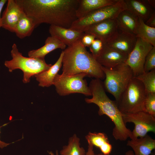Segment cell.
Here are the masks:
<instances>
[{
    "instance_id": "1",
    "label": "cell",
    "mask_w": 155,
    "mask_h": 155,
    "mask_svg": "<svg viewBox=\"0 0 155 155\" xmlns=\"http://www.w3.org/2000/svg\"><path fill=\"white\" fill-rule=\"evenodd\" d=\"M36 27L42 23L70 28L77 19L79 0H16Z\"/></svg>"
},
{
    "instance_id": "2",
    "label": "cell",
    "mask_w": 155,
    "mask_h": 155,
    "mask_svg": "<svg viewBox=\"0 0 155 155\" xmlns=\"http://www.w3.org/2000/svg\"><path fill=\"white\" fill-rule=\"evenodd\" d=\"M89 87L92 97L86 98L85 101L87 103L97 105L99 108L98 115H106L111 120L114 125L112 135L115 139L125 141L130 138L131 131L127 127L115 100L111 99L106 94L102 81L93 79L90 81Z\"/></svg>"
},
{
    "instance_id": "3",
    "label": "cell",
    "mask_w": 155,
    "mask_h": 155,
    "mask_svg": "<svg viewBox=\"0 0 155 155\" xmlns=\"http://www.w3.org/2000/svg\"><path fill=\"white\" fill-rule=\"evenodd\" d=\"M62 74L73 75L85 73L89 77L101 80L105 78L101 66L81 43L80 40L63 51Z\"/></svg>"
},
{
    "instance_id": "4",
    "label": "cell",
    "mask_w": 155,
    "mask_h": 155,
    "mask_svg": "<svg viewBox=\"0 0 155 155\" xmlns=\"http://www.w3.org/2000/svg\"><path fill=\"white\" fill-rule=\"evenodd\" d=\"M11 54L12 59L5 61L4 64L10 72L16 69L22 70L24 73L23 82L24 83L29 82L31 77L48 69L52 65L47 64L44 59L23 56L15 43L12 46Z\"/></svg>"
},
{
    "instance_id": "5",
    "label": "cell",
    "mask_w": 155,
    "mask_h": 155,
    "mask_svg": "<svg viewBox=\"0 0 155 155\" xmlns=\"http://www.w3.org/2000/svg\"><path fill=\"white\" fill-rule=\"evenodd\" d=\"M102 69L105 76L103 82L105 90L113 95L117 102L134 77L133 71L125 62L111 69L102 66Z\"/></svg>"
},
{
    "instance_id": "6",
    "label": "cell",
    "mask_w": 155,
    "mask_h": 155,
    "mask_svg": "<svg viewBox=\"0 0 155 155\" xmlns=\"http://www.w3.org/2000/svg\"><path fill=\"white\" fill-rule=\"evenodd\" d=\"M147 94L144 86L133 77L116 102L122 113H132L144 111V103Z\"/></svg>"
},
{
    "instance_id": "7",
    "label": "cell",
    "mask_w": 155,
    "mask_h": 155,
    "mask_svg": "<svg viewBox=\"0 0 155 155\" xmlns=\"http://www.w3.org/2000/svg\"><path fill=\"white\" fill-rule=\"evenodd\" d=\"M124 0H118L116 3L99 9L85 16L77 19L70 29L84 32L89 26L109 19L116 18L122 11L126 9Z\"/></svg>"
},
{
    "instance_id": "8",
    "label": "cell",
    "mask_w": 155,
    "mask_h": 155,
    "mask_svg": "<svg viewBox=\"0 0 155 155\" xmlns=\"http://www.w3.org/2000/svg\"><path fill=\"white\" fill-rule=\"evenodd\" d=\"M88 76L85 73L73 75L58 74L53 82L57 93L60 96L78 93L86 96H92L91 92L84 78Z\"/></svg>"
},
{
    "instance_id": "9",
    "label": "cell",
    "mask_w": 155,
    "mask_h": 155,
    "mask_svg": "<svg viewBox=\"0 0 155 155\" xmlns=\"http://www.w3.org/2000/svg\"><path fill=\"white\" fill-rule=\"evenodd\" d=\"M126 124L132 123L134 129L131 131V139L144 136L150 132L155 133V117L144 111L132 113H122Z\"/></svg>"
},
{
    "instance_id": "10",
    "label": "cell",
    "mask_w": 155,
    "mask_h": 155,
    "mask_svg": "<svg viewBox=\"0 0 155 155\" xmlns=\"http://www.w3.org/2000/svg\"><path fill=\"white\" fill-rule=\"evenodd\" d=\"M153 47L141 38H137L134 48L125 62L131 68L134 77L144 73L146 57Z\"/></svg>"
},
{
    "instance_id": "11",
    "label": "cell",
    "mask_w": 155,
    "mask_h": 155,
    "mask_svg": "<svg viewBox=\"0 0 155 155\" xmlns=\"http://www.w3.org/2000/svg\"><path fill=\"white\" fill-rule=\"evenodd\" d=\"M118 29L116 18L109 19L92 25L84 32L94 35L96 39L105 43L109 40Z\"/></svg>"
},
{
    "instance_id": "12",
    "label": "cell",
    "mask_w": 155,
    "mask_h": 155,
    "mask_svg": "<svg viewBox=\"0 0 155 155\" xmlns=\"http://www.w3.org/2000/svg\"><path fill=\"white\" fill-rule=\"evenodd\" d=\"M137 39L135 35L118 29L112 38L104 44L123 54L128 56L134 48Z\"/></svg>"
},
{
    "instance_id": "13",
    "label": "cell",
    "mask_w": 155,
    "mask_h": 155,
    "mask_svg": "<svg viewBox=\"0 0 155 155\" xmlns=\"http://www.w3.org/2000/svg\"><path fill=\"white\" fill-rule=\"evenodd\" d=\"M7 2L6 7L1 17V26L14 32L16 26L23 11L16 0H8Z\"/></svg>"
},
{
    "instance_id": "14",
    "label": "cell",
    "mask_w": 155,
    "mask_h": 155,
    "mask_svg": "<svg viewBox=\"0 0 155 155\" xmlns=\"http://www.w3.org/2000/svg\"><path fill=\"white\" fill-rule=\"evenodd\" d=\"M128 57L103 43L101 51L95 59L102 66L111 69L125 62Z\"/></svg>"
},
{
    "instance_id": "15",
    "label": "cell",
    "mask_w": 155,
    "mask_h": 155,
    "mask_svg": "<svg viewBox=\"0 0 155 155\" xmlns=\"http://www.w3.org/2000/svg\"><path fill=\"white\" fill-rule=\"evenodd\" d=\"M49 32L51 36L57 38L67 46L80 40L84 34V32L55 25L50 26Z\"/></svg>"
},
{
    "instance_id": "16",
    "label": "cell",
    "mask_w": 155,
    "mask_h": 155,
    "mask_svg": "<svg viewBox=\"0 0 155 155\" xmlns=\"http://www.w3.org/2000/svg\"><path fill=\"white\" fill-rule=\"evenodd\" d=\"M126 10L145 22L154 9L148 4L147 0H124Z\"/></svg>"
},
{
    "instance_id": "17",
    "label": "cell",
    "mask_w": 155,
    "mask_h": 155,
    "mask_svg": "<svg viewBox=\"0 0 155 155\" xmlns=\"http://www.w3.org/2000/svg\"><path fill=\"white\" fill-rule=\"evenodd\" d=\"M127 145L132 149L134 155H150L155 149V140L147 134L144 137L128 140Z\"/></svg>"
},
{
    "instance_id": "18",
    "label": "cell",
    "mask_w": 155,
    "mask_h": 155,
    "mask_svg": "<svg viewBox=\"0 0 155 155\" xmlns=\"http://www.w3.org/2000/svg\"><path fill=\"white\" fill-rule=\"evenodd\" d=\"M118 0H79L76 11L77 19L81 18L100 8L113 5Z\"/></svg>"
},
{
    "instance_id": "19",
    "label": "cell",
    "mask_w": 155,
    "mask_h": 155,
    "mask_svg": "<svg viewBox=\"0 0 155 155\" xmlns=\"http://www.w3.org/2000/svg\"><path fill=\"white\" fill-rule=\"evenodd\" d=\"M116 18L119 30L136 35L138 18L126 9L120 12Z\"/></svg>"
},
{
    "instance_id": "20",
    "label": "cell",
    "mask_w": 155,
    "mask_h": 155,
    "mask_svg": "<svg viewBox=\"0 0 155 155\" xmlns=\"http://www.w3.org/2000/svg\"><path fill=\"white\" fill-rule=\"evenodd\" d=\"M63 54V51L58 59L53 65L48 69L34 75L39 82V86L43 87H49L53 84L54 78L62 66Z\"/></svg>"
},
{
    "instance_id": "21",
    "label": "cell",
    "mask_w": 155,
    "mask_h": 155,
    "mask_svg": "<svg viewBox=\"0 0 155 155\" xmlns=\"http://www.w3.org/2000/svg\"><path fill=\"white\" fill-rule=\"evenodd\" d=\"M66 46L57 38L51 36L46 39L44 45L38 49L29 51L28 55L30 57L44 59L47 54L53 51L58 49L64 50Z\"/></svg>"
},
{
    "instance_id": "22",
    "label": "cell",
    "mask_w": 155,
    "mask_h": 155,
    "mask_svg": "<svg viewBox=\"0 0 155 155\" xmlns=\"http://www.w3.org/2000/svg\"><path fill=\"white\" fill-rule=\"evenodd\" d=\"M88 145L99 148L104 154H110L112 146L106 134L103 132H89L85 136Z\"/></svg>"
},
{
    "instance_id": "23",
    "label": "cell",
    "mask_w": 155,
    "mask_h": 155,
    "mask_svg": "<svg viewBox=\"0 0 155 155\" xmlns=\"http://www.w3.org/2000/svg\"><path fill=\"white\" fill-rule=\"evenodd\" d=\"M35 28L32 20L23 12L16 26L14 32L18 38L22 39L30 36Z\"/></svg>"
},
{
    "instance_id": "24",
    "label": "cell",
    "mask_w": 155,
    "mask_h": 155,
    "mask_svg": "<svg viewBox=\"0 0 155 155\" xmlns=\"http://www.w3.org/2000/svg\"><path fill=\"white\" fill-rule=\"evenodd\" d=\"M86 152L80 146V139L75 134L69 138L67 145L64 146L60 155H85Z\"/></svg>"
},
{
    "instance_id": "25",
    "label": "cell",
    "mask_w": 155,
    "mask_h": 155,
    "mask_svg": "<svg viewBox=\"0 0 155 155\" xmlns=\"http://www.w3.org/2000/svg\"><path fill=\"white\" fill-rule=\"evenodd\" d=\"M136 36L155 46V28L148 26L139 18Z\"/></svg>"
},
{
    "instance_id": "26",
    "label": "cell",
    "mask_w": 155,
    "mask_h": 155,
    "mask_svg": "<svg viewBox=\"0 0 155 155\" xmlns=\"http://www.w3.org/2000/svg\"><path fill=\"white\" fill-rule=\"evenodd\" d=\"M134 77L142 82L147 93H155V69Z\"/></svg>"
},
{
    "instance_id": "27",
    "label": "cell",
    "mask_w": 155,
    "mask_h": 155,
    "mask_svg": "<svg viewBox=\"0 0 155 155\" xmlns=\"http://www.w3.org/2000/svg\"><path fill=\"white\" fill-rule=\"evenodd\" d=\"M144 108L145 112L155 117V93H147Z\"/></svg>"
},
{
    "instance_id": "28",
    "label": "cell",
    "mask_w": 155,
    "mask_h": 155,
    "mask_svg": "<svg viewBox=\"0 0 155 155\" xmlns=\"http://www.w3.org/2000/svg\"><path fill=\"white\" fill-rule=\"evenodd\" d=\"M155 69V46H153L146 56L144 65V72Z\"/></svg>"
},
{
    "instance_id": "29",
    "label": "cell",
    "mask_w": 155,
    "mask_h": 155,
    "mask_svg": "<svg viewBox=\"0 0 155 155\" xmlns=\"http://www.w3.org/2000/svg\"><path fill=\"white\" fill-rule=\"evenodd\" d=\"M103 43L100 40L95 39L89 47L91 54L96 59L101 51Z\"/></svg>"
},
{
    "instance_id": "30",
    "label": "cell",
    "mask_w": 155,
    "mask_h": 155,
    "mask_svg": "<svg viewBox=\"0 0 155 155\" xmlns=\"http://www.w3.org/2000/svg\"><path fill=\"white\" fill-rule=\"evenodd\" d=\"M95 39L94 35L84 33L80 39V41L82 44L85 47H89Z\"/></svg>"
},
{
    "instance_id": "31",
    "label": "cell",
    "mask_w": 155,
    "mask_h": 155,
    "mask_svg": "<svg viewBox=\"0 0 155 155\" xmlns=\"http://www.w3.org/2000/svg\"><path fill=\"white\" fill-rule=\"evenodd\" d=\"M148 26L153 28H155V11L152 14L148 19L145 22Z\"/></svg>"
},
{
    "instance_id": "32",
    "label": "cell",
    "mask_w": 155,
    "mask_h": 155,
    "mask_svg": "<svg viewBox=\"0 0 155 155\" xmlns=\"http://www.w3.org/2000/svg\"><path fill=\"white\" fill-rule=\"evenodd\" d=\"M85 155H96L94 150V146L88 145L87 151Z\"/></svg>"
},
{
    "instance_id": "33",
    "label": "cell",
    "mask_w": 155,
    "mask_h": 155,
    "mask_svg": "<svg viewBox=\"0 0 155 155\" xmlns=\"http://www.w3.org/2000/svg\"><path fill=\"white\" fill-rule=\"evenodd\" d=\"M7 1L6 0H0V28L1 27V13L5 4Z\"/></svg>"
},
{
    "instance_id": "34",
    "label": "cell",
    "mask_w": 155,
    "mask_h": 155,
    "mask_svg": "<svg viewBox=\"0 0 155 155\" xmlns=\"http://www.w3.org/2000/svg\"><path fill=\"white\" fill-rule=\"evenodd\" d=\"M0 133H1L0 131ZM14 142H12L11 143H7L4 142L2 141L0 139V148L1 149H3V148L6 147L8 146L9 145L12 143H13Z\"/></svg>"
},
{
    "instance_id": "35",
    "label": "cell",
    "mask_w": 155,
    "mask_h": 155,
    "mask_svg": "<svg viewBox=\"0 0 155 155\" xmlns=\"http://www.w3.org/2000/svg\"><path fill=\"white\" fill-rule=\"evenodd\" d=\"M147 1L150 5L154 9L155 8V0H147Z\"/></svg>"
},
{
    "instance_id": "36",
    "label": "cell",
    "mask_w": 155,
    "mask_h": 155,
    "mask_svg": "<svg viewBox=\"0 0 155 155\" xmlns=\"http://www.w3.org/2000/svg\"><path fill=\"white\" fill-rule=\"evenodd\" d=\"M48 152L50 155H59L58 151L57 150H56L55 154H54L51 151H48Z\"/></svg>"
},
{
    "instance_id": "37",
    "label": "cell",
    "mask_w": 155,
    "mask_h": 155,
    "mask_svg": "<svg viewBox=\"0 0 155 155\" xmlns=\"http://www.w3.org/2000/svg\"><path fill=\"white\" fill-rule=\"evenodd\" d=\"M125 155H134V154L133 151L129 150L126 152Z\"/></svg>"
},
{
    "instance_id": "38",
    "label": "cell",
    "mask_w": 155,
    "mask_h": 155,
    "mask_svg": "<svg viewBox=\"0 0 155 155\" xmlns=\"http://www.w3.org/2000/svg\"><path fill=\"white\" fill-rule=\"evenodd\" d=\"M96 155H111L110 154L105 155V154H104L102 153H101L98 154H96Z\"/></svg>"
}]
</instances>
